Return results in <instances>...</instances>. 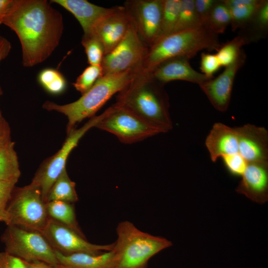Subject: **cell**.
Here are the masks:
<instances>
[{
  "mask_svg": "<svg viewBox=\"0 0 268 268\" xmlns=\"http://www.w3.org/2000/svg\"><path fill=\"white\" fill-rule=\"evenodd\" d=\"M46 0H13L1 24L18 36L22 63L31 67L43 62L58 46L64 29L61 12Z\"/></svg>",
  "mask_w": 268,
  "mask_h": 268,
  "instance_id": "cell-1",
  "label": "cell"
},
{
  "mask_svg": "<svg viewBox=\"0 0 268 268\" xmlns=\"http://www.w3.org/2000/svg\"><path fill=\"white\" fill-rule=\"evenodd\" d=\"M164 85L140 71L118 93L116 104L131 111L163 133L172 130L168 95Z\"/></svg>",
  "mask_w": 268,
  "mask_h": 268,
  "instance_id": "cell-2",
  "label": "cell"
},
{
  "mask_svg": "<svg viewBox=\"0 0 268 268\" xmlns=\"http://www.w3.org/2000/svg\"><path fill=\"white\" fill-rule=\"evenodd\" d=\"M220 46L218 35L206 24L172 33L148 49L141 69L149 72L168 59L176 57L191 59L202 50L217 51Z\"/></svg>",
  "mask_w": 268,
  "mask_h": 268,
  "instance_id": "cell-3",
  "label": "cell"
},
{
  "mask_svg": "<svg viewBox=\"0 0 268 268\" xmlns=\"http://www.w3.org/2000/svg\"><path fill=\"white\" fill-rule=\"evenodd\" d=\"M140 71L130 70L103 75L77 100L65 105L47 101L43 108L48 111L58 112L67 117V134L77 123L85 118L94 116L113 95L122 90Z\"/></svg>",
  "mask_w": 268,
  "mask_h": 268,
  "instance_id": "cell-4",
  "label": "cell"
},
{
  "mask_svg": "<svg viewBox=\"0 0 268 268\" xmlns=\"http://www.w3.org/2000/svg\"><path fill=\"white\" fill-rule=\"evenodd\" d=\"M116 231L117 239L113 249L116 257L115 268H146L151 257L172 245L168 240L143 232L128 221L119 223Z\"/></svg>",
  "mask_w": 268,
  "mask_h": 268,
  "instance_id": "cell-5",
  "label": "cell"
},
{
  "mask_svg": "<svg viewBox=\"0 0 268 268\" xmlns=\"http://www.w3.org/2000/svg\"><path fill=\"white\" fill-rule=\"evenodd\" d=\"M2 234L5 252L23 261H42L53 266L59 264L55 251L39 231L9 225Z\"/></svg>",
  "mask_w": 268,
  "mask_h": 268,
  "instance_id": "cell-6",
  "label": "cell"
},
{
  "mask_svg": "<svg viewBox=\"0 0 268 268\" xmlns=\"http://www.w3.org/2000/svg\"><path fill=\"white\" fill-rule=\"evenodd\" d=\"M6 211L7 225H17L40 232L49 218L40 189L31 183L14 190Z\"/></svg>",
  "mask_w": 268,
  "mask_h": 268,
  "instance_id": "cell-7",
  "label": "cell"
},
{
  "mask_svg": "<svg viewBox=\"0 0 268 268\" xmlns=\"http://www.w3.org/2000/svg\"><path fill=\"white\" fill-rule=\"evenodd\" d=\"M104 112V116L95 127L115 135L122 143L132 144L163 133L159 129L116 103Z\"/></svg>",
  "mask_w": 268,
  "mask_h": 268,
  "instance_id": "cell-8",
  "label": "cell"
},
{
  "mask_svg": "<svg viewBox=\"0 0 268 268\" xmlns=\"http://www.w3.org/2000/svg\"><path fill=\"white\" fill-rule=\"evenodd\" d=\"M104 114V112L99 116H93L82 127L72 129L67 134V137L62 148L45 162L36 173L31 183L40 189L45 202L52 186L63 170L66 168V162L71 151L77 145L85 134L95 127Z\"/></svg>",
  "mask_w": 268,
  "mask_h": 268,
  "instance_id": "cell-9",
  "label": "cell"
},
{
  "mask_svg": "<svg viewBox=\"0 0 268 268\" xmlns=\"http://www.w3.org/2000/svg\"><path fill=\"white\" fill-rule=\"evenodd\" d=\"M148 49L140 39L133 20L123 40L104 56L101 65L103 75L130 70H141Z\"/></svg>",
  "mask_w": 268,
  "mask_h": 268,
  "instance_id": "cell-10",
  "label": "cell"
},
{
  "mask_svg": "<svg viewBox=\"0 0 268 268\" xmlns=\"http://www.w3.org/2000/svg\"><path fill=\"white\" fill-rule=\"evenodd\" d=\"M41 233L55 250L63 254L77 253L99 254L112 250L114 246V243L107 245L91 243L85 237L50 217Z\"/></svg>",
  "mask_w": 268,
  "mask_h": 268,
  "instance_id": "cell-11",
  "label": "cell"
},
{
  "mask_svg": "<svg viewBox=\"0 0 268 268\" xmlns=\"http://www.w3.org/2000/svg\"><path fill=\"white\" fill-rule=\"evenodd\" d=\"M131 15L143 43L151 47L159 38L163 0H132L124 5Z\"/></svg>",
  "mask_w": 268,
  "mask_h": 268,
  "instance_id": "cell-12",
  "label": "cell"
},
{
  "mask_svg": "<svg viewBox=\"0 0 268 268\" xmlns=\"http://www.w3.org/2000/svg\"><path fill=\"white\" fill-rule=\"evenodd\" d=\"M246 55L242 50L236 61L225 67L218 76L199 85L212 106L220 112L226 111L229 106L236 75L244 64Z\"/></svg>",
  "mask_w": 268,
  "mask_h": 268,
  "instance_id": "cell-13",
  "label": "cell"
},
{
  "mask_svg": "<svg viewBox=\"0 0 268 268\" xmlns=\"http://www.w3.org/2000/svg\"><path fill=\"white\" fill-rule=\"evenodd\" d=\"M133 19L124 6L112 8L94 26L92 33L102 43L105 55L110 53L124 38Z\"/></svg>",
  "mask_w": 268,
  "mask_h": 268,
  "instance_id": "cell-14",
  "label": "cell"
},
{
  "mask_svg": "<svg viewBox=\"0 0 268 268\" xmlns=\"http://www.w3.org/2000/svg\"><path fill=\"white\" fill-rule=\"evenodd\" d=\"M238 153L248 163L268 162V132L262 127L246 124L235 127Z\"/></svg>",
  "mask_w": 268,
  "mask_h": 268,
  "instance_id": "cell-15",
  "label": "cell"
},
{
  "mask_svg": "<svg viewBox=\"0 0 268 268\" xmlns=\"http://www.w3.org/2000/svg\"><path fill=\"white\" fill-rule=\"evenodd\" d=\"M190 59L186 57L168 59L148 73L153 79L163 85L176 80L187 81L199 85L212 78L194 69L190 63Z\"/></svg>",
  "mask_w": 268,
  "mask_h": 268,
  "instance_id": "cell-16",
  "label": "cell"
},
{
  "mask_svg": "<svg viewBox=\"0 0 268 268\" xmlns=\"http://www.w3.org/2000/svg\"><path fill=\"white\" fill-rule=\"evenodd\" d=\"M236 191L254 202L268 200V162L248 163Z\"/></svg>",
  "mask_w": 268,
  "mask_h": 268,
  "instance_id": "cell-17",
  "label": "cell"
},
{
  "mask_svg": "<svg viewBox=\"0 0 268 268\" xmlns=\"http://www.w3.org/2000/svg\"><path fill=\"white\" fill-rule=\"evenodd\" d=\"M205 145L213 162L223 156L239 153L236 128L215 123L206 137Z\"/></svg>",
  "mask_w": 268,
  "mask_h": 268,
  "instance_id": "cell-18",
  "label": "cell"
},
{
  "mask_svg": "<svg viewBox=\"0 0 268 268\" xmlns=\"http://www.w3.org/2000/svg\"><path fill=\"white\" fill-rule=\"evenodd\" d=\"M50 2L59 4L72 14L80 23L84 35L91 34L97 22L112 9L94 4L86 0H52Z\"/></svg>",
  "mask_w": 268,
  "mask_h": 268,
  "instance_id": "cell-19",
  "label": "cell"
},
{
  "mask_svg": "<svg viewBox=\"0 0 268 268\" xmlns=\"http://www.w3.org/2000/svg\"><path fill=\"white\" fill-rule=\"evenodd\" d=\"M55 251L59 264L71 268H115L116 264L113 250L99 254L86 253L63 254Z\"/></svg>",
  "mask_w": 268,
  "mask_h": 268,
  "instance_id": "cell-20",
  "label": "cell"
},
{
  "mask_svg": "<svg viewBox=\"0 0 268 268\" xmlns=\"http://www.w3.org/2000/svg\"><path fill=\"white\" fill-rule=\"evenodd\" d=\"M49 217L67 226L79 235L85 237L76 219L73 203L62 201H52L46 203Z\"/></svg>",
  "mask_w": 268,
  "mask_h": 268,
  "instance_id": "cell-21",
  "label": "cell"
},
{
  "mask_svg": "<svg viewBox=\"0 0 268 268\" xmlns=\"http://www.w3.org/2000/svg\"><path fill=\"white\" fill-rule=\"evenodd\" d=\"M77 201L75 184L68 177L66 168L52 186L46 203L52 201H62L73 203Z\"/></svg>",
  "mask_w": 268,
  "mask_h": 268,
  "instance_id": "cell-22",
  "label": "cell"
},
{
  "mask_svg": "<svg viewBox=\"0 0 268 268\" xmlns=\"http://www.w3.org/2000/svg\"><path fill=\"white\" fill-rule=\"evenodd\" d=\"M14 144L10 141L0 148V180L17 182L20 176Z\"/></svg>",
  "mask_w": 268,
  "mask_h": 268,
  "instance_id": "cell-23",
  "label": "cell"
},
{
  "mask_svg": "<svg viewBox=\"0 0 268 268\" xmlns=\"http://www.w3.org/2000/svg\"><path fill=\"white\" fill-rule=\"evenodd\" d=\"M231 24V15L229 8L222 0H218L211 11L206 24L215 34L224 32Z\"/></svg>",
  "mask_w": 268,
  "mask_h": 268,
  "instance_id": "cell-24",
  "label": "cell"
},
{
  "mask_svg": "<svg viewBox=\"0 0 268 268\" xmlns=\"http://www.w3.org/2000/svg\"><path fill=\"white\" fill-rule=\"evenodd\" d=\"M248 42L244 36L240 35L220 46L215 54L221 67H226L234 63L242 51V46Z\"/></svg>",
  "mask_w": 268,
  "mask_h": 268,
  "instance_id": "cell-25",
  "label": "cell"
},
{
  "mask_svg": "<svg viewBox=\"0 0 268 268\" xmlns=\"http://www.w3.org/2000/svg\"><path fill=\"white\" fill-rule=\"evenodd\" d=\"M181 0H163L161 32L159 38L171 34L176 25Z\"/></svg>",
  "mask_w": 268,
  "mask_h": 268,
  "instance_id": "cell-26",
  "label": "cell"
},
{
  "mask_svg": "<svg viewBox=\"0 0 268 268\" xmlns=\"http://www.w3.org/2000/svg\"><path fill=\"white\" fill-rule=\"evenodd\" d=\"M202 24L199 20L194 6V0H181L177 20L172 33Z\"/></svg>",
  "mask_w": 268,
  "mask_h": 268,
  "instance_id": "cell-27",
  "label": "cell"
},
{
  "mask_svg": "<svg viewBox=\"0 0 268 268\" xmlns=\"http://www.w3.org/2000/svg\"><path fill=\"white\" fill-rule=\"evenodd\" d=\"M81 44L85 49L90 65H101L105 56L104 46L94 34L83 35Z\"/></svg>",
  "mask_w": 268,
  "mask_h": 268,
  "instance_id": "cell-28",
  "label": "cell"
},
{
  "mask_svg": "<svg viewBox=\"0 0 268 268\" xmlns=\"http://www.w3.org/2000/svg\"><path fill=\"white\" fill-rule=\"evenodd\" d=\"M249 26V31L252 34L251 39L262 37L268 31V1L263 0L257 8L253 17L245 26Z\"/></svg>",
  "mask_w": 268,
  "mask_h": 268,
  "instance_id": "cell-29",
  "label": "cell"
},
{
  "mask_svg": "<svg viewBox=\"0 0 268 268\" xmlns=\"http://www.w3.org/2000/svg\"><path fill=\"white\" fill-rule=\"evenodd\" d=\"M257 5H242L228 7L231 15L233 30L239 27H245L253 17L261 2Z\"/></svg>",
  "mask_w": 268,
  "mask_h": 268,
  "instance_id": "cell-30",
  "label": "cell"
},
{
  "mask_svg": "<svg viewBox=\"0 0 268 268\" xmlns=\"http://www.w3.org/2000/svg\"><path fill=\"white\" fill-rule=\"evenodd\" d=\"M103 75V69L101 65H90L77 78L73 85L82 95Z\"/></svg>",
  "mask_w": 268,
  "mask_h": 268,
  "instance_id": "cell-31",
  "label": "cell"
},
{
  "mask_svg": "<svg viewBox=\"0 0 268 268\" xmlns=\"http://www.w3.org/2000/svg\"><path fill=\"white\" fill-rule=\"evenodd\" d=\"M17 182L0 180V221L8 223L6 208Z\"/></svg>",
  "mask_w": 268,
  "mask_h": 268,
  "instance_id": "cell-32",
  "label": "cell"
},
{
  "mask_svg": "<svg viewBox=\"0 0 268 268\" xmlns=\"http://www.w3.org/2000/svg\"><path fill=\"white\" fill-rule=\"evenodd\" d=\"M221 158L227 171L234 177H241L248 163L239 153L225 155Z\"/></svg>",
  "mask_w": 268,
  "mask_h": 268,
  "instance_id": "cell-33",
  "label": "cell"
},
{
  "mask_svg": "<svg viewBox=\"0 0 268 268\" xmlns=\"http://www.w3.org/2000/svg\"><path fill=\"white\" fill-rule=\"evenodd\" d=\"M200 65L201 73L209 78L221 67L216 54L205 53L201 54Z\"/></svg>",
  "mask_w": 268,
  "mask_h": 268,
  "instance_id": "cell-34",
  "label": "cell"
},
{
  "mask_svg": "<svg viewBox=\"0 0 268 268\" xmlns=\"http://www.w3.org/2000/svg\"><path fill=\"white\" fill-rule=\"evenodd\" d=\"M217 0H194V6L197 17L201 24H206L209 15Z\"/></svg>",
  "mask_w": 268,
  "mask_h": 268,
  "instance_id": "cell-35",
  "label": "cell"
},
{
  "mask_svg": "<svg viewBox=\"0 0 268 268\" xmlns=\"http://www.w3.org/2000/svg\"><path fill=\"white\" fill-rule=\"evenodd\" d=\"M0 268H26L24 262L6 252L0 253Z\"/></svg>",
  "mask_w": 268,
  "mask_h": 268,
  "instance_id": "cell-36",
  "label": "cell"
},
{
  "mask_svg": "<svg viewBox=\"0 0 268 268\" xmlns=\"http://www.w3.org/2000/svg\"><path fill=\"white\" fill-rule=\"evenodd\" d=\"M61 74L58 70L55 69L46 68L39 73L38 77V81L45 88Z\"/></svg>",
  "mask_w": 268,
  "mask_h": 268,
  "instance_id": "cell-37",
  "label": "cell"
},
{
  "mask_svg": "<svg viewBox=\"0 0 268 268\" xmlns=\"http://www.w3.org/2000/svg\"><path fill=\"white\" fill-rule=\"evenodd\" d=\"M67 81L61 74L56 79L47 86L45 89L52 94H59L63 92L66 87Z\"/></svg>",
  "mask_w": 268,
  "mask_h": 268,
  "instance_id": "cell-38",
  "label": "cell"
},
{
  "mask_svg": "<svg viewBox=\"0 0 268 268\" xmlns=\"http://www.w3.org/2000/svg\"><path fill=\"white\" fill-rule=\"evenodd\" d=\"M11 140L10 129L8 123L0 116V148L5 145Z\"/></svg>",
  "mask_w": 268,
  "mask_h": 268,
  "instance_id": "cell-39",
  "label": "cell"
},
{
  "mask_svg": "<svg viewBox=\"0 0 268 268\" xmlns=\"http://www.w3.org/2000/svg\"><path fill=\"white\" fill-rule=\"evenodd\" d=\"M11 48V46L10 42L6 38L1 36L0 38V63L7 57ZM2 93V90L0 85V95H1Z\"/></svg>",
  "mask_w": 268,
  "mask_h": 268,
  "instance_id": "cell-40",
  "label": "cell"
},
{
  "mask_svg": "<svg viewBox=\"0 0 268 268\" xmlns=\"http://www.w3.org/2000/svg\"><path fill=\"white\" fill-rule=\"evenodd\" d=\"M262 0H223V2L228 7L242 5H257Z\"/></svg>",
  "mask_w": 268,
  "mask_h": 268,
  "instance_id": "cell-41",
  "label": "cell"
},
{
  "mask_svg": "<svg viewBox=\"0 0 268 268\" xmlns=\"http://www.w3.org/2000/svg\"><path fill=\"white\" fill-rule=\"evenodd\" d=\"M23 262L26 268H55L54 266L42 261Z\"/></svg>",
  "mask_w": 268,
  "mask_h": 268,
  "instance_id": "cell-42",
  "label": "cell"
},
{
  "mask_svg": "<svg viewBox=\"0 0 268 268\" xmlns=\"http://www.w3.org/2000/svg\"><path fill=\"white\" fill-rule=\"evenodd\" d=\"M13 0H0V24L7 12Z\"/></svg>",
  "mask_w": 268,
  "mask_h": 268,
  "instance_id": "cell-43",
  "label": "cell"
},
{
  "mask_svg": "<svg viewBox=\"0 0 268 268\" xmlns=\"http://www.w3.org/2000/svg\"><path fill=\"white\" fill-rule=\"evenodd\" d=\"M55 268H71L66 265L59 264L56 266H55Z\"/></svg>",
  "mask_w": 268,
  "mask_h": 268,
  "instance_id": "cell-44",
  "label": "cell"
},
{
  "mask_svg": "<svg viewBox=\"0 0 268 268\" xmlns=\"http://www.w3.org/2000/svg\"><path fill=\"white\" fill-rule=\"evenodd\" d=\"M1 115V112H0V116Z\"/></svg>",
  "mask_w": 268,
  "mask_h": 268,
  "instance_id": "cell-45",
  "label": "cell"
},
{
  "mask_svg": "<svg viewBox=\"0 0 268 268\" xmlns=\"http://www.w3.org/2000/svg\"><path fill=\"white\" fill-rule=\"evenodd\" d=\"M0 37H1V36L0 35Z\"/></svg>",
  "mask_w": 268,
  "mask_h": 268,
  "instance_id": "cell-46",
  "label": "cell"
}]
</instances>
